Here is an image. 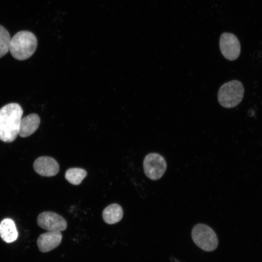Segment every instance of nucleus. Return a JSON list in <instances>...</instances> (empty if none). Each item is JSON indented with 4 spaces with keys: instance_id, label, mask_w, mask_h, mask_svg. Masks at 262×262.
<instances>
[{
    "instance_id": "obj_1",
    "label": "nucleus",
    "mask_w": 262,
    "mask_h": 262,
    "mask_svg": "<svg viewBox=\"0 0 262 262\" xmlns=\"http://www.w3.org/2000/svg\"><path fill=\"white\" fill-rule=\"evenodd\" d=\"M23 110L19 104L10 103L0 109V140L5 143L14 141L18 135Z\"/></svg>"
},
{
    "instance_id": "obj_2",
    "label": "nucleus",
    "mask_w": 262,
    "mask_h": 262,
    "mask_svg": "<svg viewBox=\"0 0 262 262\" xmlns=\"http://www.w3.org/2000/svg\"><path fill=\"white\" fill-rule=\"evenodd\" d=\"M37 47L35 35L28 31L16 33L11 39L9 51L12 56L18 60H25L30 58Z\"/></svg>"
},
{
    "instance_id": "obj_3",
    "label": "nucleus",
    "mask_w": 262,
    "mask_h": 262,
    "mask_svg": "<svg viewBox=\"0 0 262 262\" xmlns=\"http://www.w3.org/2000/svg\"><path fill=\"white\" fill-rule=\"evenodd\" d=\"M244 94L242 83L237 80L228 82L222 85L218 92V99L222 106L231 108L242 101Z\"/></svg>"
},
{
    "instance_id": "obj_4",
    "label": "nucleus",
    "mask_w": 262,
    "mask_h": 262,
    "mask_svg": "<svg viewBox=\"0 0 262 262\" xmlns=\"http://www.w3.org/2000/svg\"><path fill=\"white\" fill-rule=\"evenodd\" d=\"M192 239L200 248L206 251H213L218 246L217 235L213 230L208 225L197 224L193 228L191 232Z\"/></svg>"
},
{
    "instance_id": "obj_5",
    "label": "nucleus",
    "mask_w": 262,
    "mask_h": 262,
    "mask_svg": "<svg viewBox=\"0 0 262 262\" xmlns=\"http://www.w3.org/2000/svg\"><path fill=\"white\" fill-rule=\"evenodd\" d=\"M166 163L164 158L157 153L147 155L143 161V168L146 176L150 180L160 179L166 169Z\"/></svg>"
},
{
    "instance_id": "obj_6",
    "label": "nucleus",
    "mask_w": 262,
    "mask_h": 262,
    "mask_svg": "<svg viewBox=\"0 0 262 262\" xmlns=\"http://www.w3.org/2000/svg\"><path fill=\"white\" fill-rule=\"evenodd\" d=\"M219 47L224 57L230 61L236 60L240 54V42L235 35L229 33H224L221 34Z\"/></svg>"
},
{
    "instance_id": "obj_7",
    "label": "nucleus",
    "mask_w": 262,
    "mask_h": 262,
    "mask_svg": "<svg viewBox=\"0 0 262 262\" xmlns=\"http://www.w3.org/2000/svg\"><path fill=\"white\" fill-rule=\"evenodd\" d=\"M38 225L48 231H62L66 229L67 223L64 217L52 212H44L39 214Z\"/></svg>"
},
{
    "instance_id": "obj_8",
    "label": "nucleus",
    "mask_w": 262,
    "mask_h": 262,
    "mask_svg": "<svg viewBox=\"0 0 262 262\" xmlns=\"http://www.w3.org/2000/svg\"><path fill=\"white\" fill-rule=\"evenodd\" d=\"M33 169L39 175L44 177H52L59 171V165L54 158L49 156L37 158L33 163Z\"/></svg>"
},
{
    "instance_id": "obj_9",
    "label": "nucleus",
    "mask_w": 262,
    "mask_h": 262,
    "mask_svg": "<svg viewBox=\"0 0 262 262\" xmlns=\"http://www.w3.org/2000/svg\"><path fill=\"white\" fill-rule=\"evenodd\" d=\"M62 239V234L60 231H48L38 237L37 245L41 252L45 253L57 247Z\"/></svg>"
},
{
    "instance_id": "obj_10",
    "label": "nucleus",
    "mask_w": 262,
    "mask_h": 262,
    "mask_svg": "<svg viewBox=\"0 0 262 262\" xmlns=\"http://www.w3.org/2000/svg\"><path fill=\"white\" fill-rule=\"evenodd\" d=\"M40 119L35 114H30L21 118L19 128L18 135L21 137H27L33 133L39 127Z\"/></svg>"
},
{
    "instance_id": "obj_11",
    "label": "nucleus",
    "mask_w": 262,
    "mask_h": 262,
    "mask_svg": "<svg viewBox=\"0 0 262 262\" xmlns=\"http://www.w3.org/2000/svg\"><path fill=\"white\" fill-rule=\"evenodd\" d=\"M0 236L5 242L10 243L14 242L18 237L15 222L10 218L2 220L0 223Z\"/></svg>"
},
{
    "instance_id": "obj_12",
    "label": "nucleus",
    "mask_w": 262,
    "mask_h": 262,
    "mask_svg": "<svg viewBox=\"0 0 262 262\" xmlns=\"http://www.w3.org/2000/svg\"><path fill=\"white\" fill-rule=\"evenodd\" d=\"M123 211L118 204L113 203L107 206L102 212L104 221L111 225L116 223L122 218Z\"/></svg>"
},
{
    "instance_id": "obj_13",
    "label": "nucleus",
    "mask_w": 262,
    "mask_h": 262,
    "mask_svg": "<svg viewBox=\"0 0 262 262\" xmlns=\"http://www.w3.org/2000/svg\"><path fill=\"white\" fill-rule=\"evenodd\" d=\"M86 175V171L82 168H70L66 172L65 178L71 184L78 185L81 183Z\"/></svg>"
},
{
    "instance_id": "obj_14",
    "label": "nucleus",
    "mask_w": 262,
    "mask_h": 262,
    "mask_svg": "<svg viewBox=\"0 0 262 262\" xmlns=\"http://www.w3.org/2000/svg\"><path fill=\"white\" fill-rule=\"evenodd\" d=\"M10 35L8 31L0 25V58L5 55L9 50Z\"/></svg>"
}]
</instances>
